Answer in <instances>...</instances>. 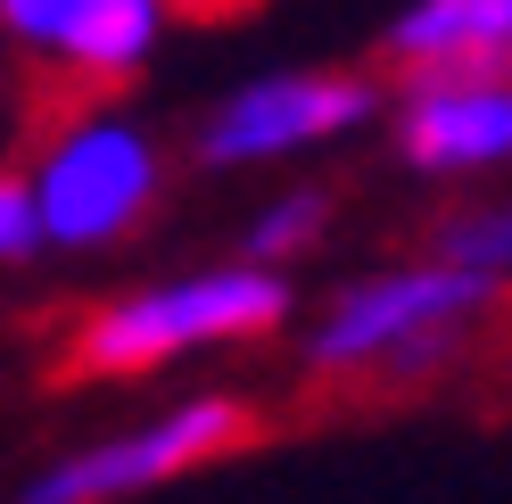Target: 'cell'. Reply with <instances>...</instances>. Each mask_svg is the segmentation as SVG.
<instances>
[{
    "label": "cell",
    "mask_w": 512,
    "mask_h": 504,
    "mask_svg": "<svg viewBox=\"0 0 512 504\" xmlns=\"http://www.w3.org/2000/svg\"><path fill=\"white\" fill-rule=\"evenodd\" d=\"M389 108L380 100V75L356 67H281V75H256L232 83L223 100L199 116L190 133V157L207 174H248V166H281V157H306L323 141H347Z\"/></svg>",
    "instance_id": "obj_5"
},
{
    "label": "cell",
    "mask_w": 512,
    "mask_h": 504,
    "mask_svg": "<svg viewBox=\"0 0 512 504\" xmlns=\"http://www.w3.org/2000/svg\"><path fill=\"white\" fill-rule=\"evenodd\" d=\"M0 42H17L25 58H50L67 50V0H0Z\"/></svg>",
    "instance_id": "obj_11"
},
{
    "label": "cell",
    "mask_w": 512,
    "mask_h": 504,
    "mask_svg": "<svg viewBox=\"0 0 512 504\" xmlns=\"http://www.w3.org/2000/svg\"><path fill=\"white\" fill-rule=\"evenodd\" d=\"M380 58L397 75H479L512 67V0H413L389 17Z\"/></svg>",
    "instance_id": "obj_7"
},
{
    "label": "cell",
    "mask_w": 512,
    "mask_h": 504,
    "mask_svg": "<svg viewBox=\"0 0 512 504\" xmlns=\"http://www.w3.org/2000/svg\"><path fill=\"white\" fill-rule=\"evenodd\" d=\"M290 273L273 265H199L174 281H141V290H116L67 331V356L58 372L67 381H141V372H166L182 356L207 348H248V339H273L290 323Z\"/></svg>",
    "instance_id": "obj_2"
},
{
    "label": "cell",
    "mask_w": 512,
    "mask_h": 504,
    "mask_svg": "<svg viewBox=\"0 0 512 504\" xmlns=\"http://www.w3.org/2000/svg\"><path fill=\"white\" fill-rule=\"evenodd\" d=\"M496 306H504L496 281L446 265L430 248V257H405V265L347 281L306 323L298 372L314 389H422L479 348Z\"/></svg>",
    "instance_id": "obj_1"
},
{
    "label": "cell",
    "mask_w": 512,
    "mask_h": 504,
    "mask_svg": "<svg viewBox=\"0 0 512 504\" xmlns=\"http://www.w3.org/2000/svg\"><path fill=\"white\" fill-rule=\"evenodd\" d=\"M25 191L42 207L50 248H116L166 191V157H157L149 124L116 116V108H83L34 149Z\"/></svg>",
    "instance_id": "obj_4"
},
{
    "label": "cell",
    "mask_w": 512,
    "mask_h": 504,
    "mask_svg": "<svg viewBox=\"0 0 512 504\" xmlns=\"http://www.w3.org/2000/svg\"><path fill=\"white\" fill-rule=\"evenodd\" d=\"M248 438H256V405L240 389H190L174 405H157L149 422H124L91 447H67L42 471H25L17 504H133V496H157L190 471L240 455Z\"/></svg>",
    "instance_id": "obj_3"
},
{
    "label": "cell",
    "mask_w": 512,
    "mask_h": 504,
    "mask_svg": "<svg viewBox=\"0 0 512 504\" xmlns=\"http://www.w3.org/2000/svg\"><path fill=\"white\" fill-rule=\"evenodd\" d=\"M166 17H174L166 0H67V50H58V67L91 91H116L157 58Z\"/></svg>",
    "instance_id": "obj_8"
},
{
    "label": "cell",
    "mask_w": 512,
    "mask_h": 504,
    "mask_svg": "<svg viewBox=\"0 0 512 504\" xmlns=\"http://www.w3.org/2000/svg\"><path fill=\"white\" fill-rule=\"evenodd\" d=\"M34 257H50L42 207L25 191V174H0V265H34Z\"/></svg>",
    "instance_id": "obj_12"
},
{
    "label": "cell",
    "mask_w": 512,
    "mask_h": 504,
    "mask_svg": "<svg viewBox=\"0 0 512 504\" xmlns=\"http://www.w3.org/2000/svg\"><path fill=\"white\" fill-rule=\"evenodd\" d=\"M380 116H389V149L430 182H463V174L512 166V67L405 75V91Z\"/></svg>",
    "instance_id": "obj_6"
},
{
    "label": "cell",
    "mask_w": 512,
    "mask_h": 504,
    "mask_svg": "<svg viewBox=\"0 0 512 504\" xmlns=\"http://www.w3.org/2000/svg\"><path fill=\"white\" fill-rule=\"evenodd\" d=\"M438 257L463 265L479 281H496V290H512V199H479V207H455L438 224Z\"/></svg>",
    "instance_id": "obj_10"
},
{
    "label": "cell",
    "mask_w": 512,
    "mask_h": 504,
    "mask_svg": "<svg viewBox=\"0 0 512 504\" xmlns=\"http://www.w3.org/2000/svg\"><path fill=\"white\" fill-rule=\"evenodd\" d=\"M323 232H331V191H281L265 215L248 224V240H240V257L248 265H273V273H290L298 257H314L323 248Z\"/></svg>",
    "instance_id": "obj_9"
},
{
    "label": "cell",
    "mask_w": 512,
    "mask_h": 504,
    "mask_svg": "<svg viewBox=\"0 0 512 504\" xmlns=\"http://www.w3.org/2000/svg\"><path fill=\"white\" fill-rule=\"evenodd\" d=\"M174 17H190V25H232V17H248L256 0H166Z\"/></svg>",
    "instance_id": "obj_13"
}]
</instances>
